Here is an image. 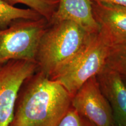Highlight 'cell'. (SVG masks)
Returning <instances> with one entry per match:
<instances>
[{
    "label": "cell",
    "instance_id": "10",
    "mask_svg": "<svg viewBox=\"0 0 126 126\" xmlns=\"http://www.w3.org/2000/svg\"><path fill=\"white\" fill-rule=\"evenodd\" d=\"M42 17L38 12L29 8L28 9L19 8L0 0V28L8 27L17 19H37Z\"/></svg>",
    "mask_w": 126,
    "mask_h": 126
},
{
    "label": "cell",
    "instance_id": "1",
    "mask_svg": "<svg viewBox=\"0 0 126 126\" xmlns=\"http://www.w3.org/2000/svg\"><path fill=\"white\" fill-rule=\"evenodd\" d=\"M71 97L60 83L37 71L20 88L8 126H59Z\"/></svg>",
    "mask_w": 126,
    "mask_h": 126
},
{
    "label": "cell",
    "instance_id": "9",
    "mask_svg": "<svg viewBox=\"0 0 126 126\" xmlns=\"http://www.w3.org/2000/svg\"><path fill=\"white\" fill-rule=\"evenodd\" d=\"M70 20L91 33L100 31L94 19L91 0H59L57 7L48 22Z\"/></svg>",
    "mask_w": 126,
    "mask_h": 126
},
{
    "label": "cell",
    "instance_id": "2",
    "mask_svg": "<svg viewBox=\"0 0 126 126\" xmlns=\"http://www.w3.org/2000/svg\"><path fill=\"white\" fill-rule=\"evenodd\" d=\"M94 34L70 20L48 22L36 53L37 71L52 79L81 52Z\"/></svg>",
    "mask_w": 126,
    "mask_h": 126
},
{
    "label": "cell",
    "instance_id": "16",
    "mask_svg": "<svg viewBox=\"0 0 126 126\" xmlns=\"http://www.w3.org/2000/svg\"><path fill=\"white\" fill-rule=\"evenodd\" d=\"M53 1H59V0H53Z\"/></svg>",
    "mask_w": 126,
    "mask_h": 126
},
{
    "label": "cell",
    "instance_id": "7",
    "mask_svg": "<svg viewBox=\"0 0 126 126\" xmlns=\"http://www.w3.org/2000/svg\"><path fill=\"white\" fill-rule=\"evenodd\" d=\"M112 111L114 126H126V86L120 74L105 66L96 75Z\"/></svg>",
    "mask_w": 126,
    "mask_h": 126
},
{
    "label": "cell",
    "instance_id": "8",
    "mask_svg": "<svg viewBox=\"0 0 126 126\" xmlns=\"http://www.w3.org/2000/svg\"><path fill=\"white\" fill-rule=\"evenodd\" d=\"M92 7L100 29L111 45L126 42V7L94 1Z\"/></svg>",
    "mask_w": 126,
    "mask_h": 126
},
{
    "label": "cell",
    "instance_id": "6",
    "mask_svg": "<svg viewBox=\"0 0 126 126\" xmlns=\"http://www.w3.org/2000/svg\"><path fill=\"white\" fill-rule=\"evenodd\" d=\"M71 107L94 126H114L111 108L96 76L88 79L72 96Z\"/></svg>",
    "mask_w": 126,
    "mask_h": 126
},
{
    "label": "cell",
    "instance_id": "15",
    "mask_svg": "<svg viewBox=\"0 0 126 126\" xmlns=\"http://www.w3.org/2000/svg\"><path fill=\"white\" fill-rule=\"evenodd\" d=\"M122 78L123 80V82L125 83L126 86V75H122Z\"/></svg>",
    "mask_w": 126,
    "mask_h": 126
},
{
    "label": "cell",
    "instance_id": "4",
    "mask_svg": "<svg viewBox=\"0 0 126 126\" xmlns=\"http://www.w3.org/2000/svg\"><path fill=\"white\" fill-rule=\"evenodd\" d=\"M48 25L42 17L17 19L0 28V65L14 60L35 61L39 42Z\"/></svg>",
    "mask_w": 126,
    "mask_h": 126
},
{
    "label": "cell",
    "instance_id": "3",
    "mask_svg": "<svg viewBox=\"0 0 126 126\" xmlns=\"http://www.w3.org/2000/svg\"><path fill=\"white\" fill-rule=\"evenodd\" d=\"M111 43L100 29L71 62L52 79L61 83L71 96L88 79L96 77L106 65Z\"/></svg>",
    "mask_w": 126,
    "mask_h": 126
},
{
    "label": "cell",
    "instance_id": "14",
    "mask_svg": "<svg viewBox=\"0 0 126 126\" xmlns=\"http://www.w3.org/2000/svg\"><path fill=\"white\" fill-rule=\"evenodd\" d=\"M91 1H94V2L107 3V4L126 7V0H91Z\"/></svg>",
    "mask_w": 126,
    "mask_h": 126
},
{
    "label": "cell",
    "instance_id": "5",
    "mask_svg": "<svg viewBox=\"0 0 126 126\" xmlns=\"http://www.w3.org/2000/svg\"><path fill=\"white\" fill-rule=\"evenodd\" d=\"M37 71L35 61L14 60L0 65V126H8L20 88Z\"/></svg>",
    "mask_w": 126,
    "mask_h": 126
},
{
    "label": "cell",
    "instance_id": "13",
    "mask_svg": "<svg viewBox=\"0 0 126 126\" xmlns=\"http://www.w3.org/2000/svg\"><path fill=\"white\" fill-rule=\"evenodd\" d=\"M59 126H94L88 120L80 115L71 106Z\"/></svg>",
    "mask_w": 126,
    "mask_h": 126
},
{
    "label": "cell",
    "instance_id": "11",
    "mask_svg": "<svg viewBox=\"0 0 126 126\" xmlns=\"http://www.w3.org/2000/svg\"><path fill=\"white\" fill-rule=\"evenodd\" d=\"M9 5L22 4L36 11L49 21L57 7L59 1L53 0H2ZM15 7V6H14Z\"/></svg>",
    "mask_w": 126,
    "mask_h": 126
},
{
    "label": "cell",
    "instance_id": "12",
    "mask_svg": "<svg viewBox=\"0 0 126 126\" xmlns=\"http://www.w3.org/2000/svg\"><path fill=\"white\" fill-rule=\"evenodd\" d=\"M106 65L121 75H126V42L111 45Z\"/></svg>",
    "mask_w": 126,
    "mask_h": 126
}]
</instances>
